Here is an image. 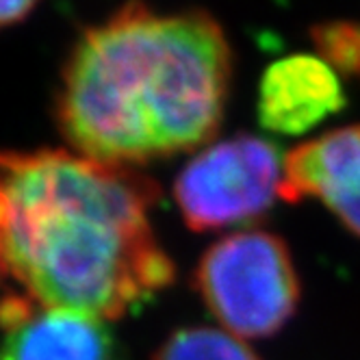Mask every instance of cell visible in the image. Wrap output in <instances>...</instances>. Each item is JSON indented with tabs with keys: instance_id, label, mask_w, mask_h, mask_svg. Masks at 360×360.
<instances>
[{
	"instance_id": "cell-1",
	"label": "cell",
	"mask_w": 360,
	"mask_h": 360,
	"mask_svg": "<svg viewBox=\"0 0 360 360\" xmlns=\"http://www.w3.org/2000/svg\"><path fill=\"white\" fill-rule=\"evenodd\" d=\"M159 189L128 167L65 150H0V287L120 319L174 285L150 224Z\"/></svg>"
},
{
	"instance_id": "cell-2",
	"label": "cell",
	"mask_w": 360,
	"mask_h": 360,
	"mask_svg": "<svg viewBox=\"0 0 360 360\" xmlns=\"http://www.w3.org/2000/svg\"><path fill=\"white\" fill-rule=\"evenodd\" d=\"M230 46L202 11L131 3L83 33L57 100L63 137L107 165H137L213 139L230 85Z\"/></svg>"
},
{
	"instance_id": "cell-3",
	"label": "cell",
	"mask_w": 360,
	"mask_h": 360,
	"mask_svg": "<svg viewBox=\"0 0 360 360\" xmlns=\"http://www.w3.org/2000/svg\"><path fill=\"white\" fill-rule=\"evenodd\" d=\"M195 287L209 311L239 339H267L300 304V276L287 243L265 230L215 241L198 263Z\"/></svg>"
},
{
	"instance_id": "cell-4",
	"label": "cell",
	"mask_w": 360,
	"mask_h": 360,
	"mask_svg": "<svg viewBox=\"0 0 360 360\" xmlns=\"http://www.w3.org/2000/svg\"><path fill=\"white\" fill-rule=\"evenodd\" d=\"M278 148L256 135H235L200 150L180 169L174 198L195 233L263 217L280 195Z\"/></svg>"
},
{
	"instance_id": "cell-5",
	"label": "cell",
	"mask_w": 360,
	"mask_h": 360,
	"mask_svg": "<svg viewBox=\"0 0 360 360\" xmlns=\"http://www.w3.org/2000/svg\"><path fill=\"white\" fill-rule=\"evenodd\" d=\"M0 360H124L100 317L0 295Z\"/></svg>"
},
{
	"instance_id": "cell-6",
	"label": "cell",
	"mask_w": 360,
	"mask_h": 360,
	"mask_svg": "<svg viewBox=\"0 0 360 360\" xmlns=\"http://www.w3.org/2000/svg\"><path fill=\"white\" fill-rule=\"evenodd\" d=\"M280 198H317L360 237V124L337 128L293 148L282 165Z\"/></svg>"
},
{
	"instance_id": "cell-7",
	"label": "cell",
	"mask_w": 360,
	"mask_h": 360,
	"mask_svg": "<svg viewBox=\"0 0 360 360\" xmlns=\"http://www.w3.org/2000/svg\"><path fill=\"white\" fill-rule=\"evenodd\" d=\"M347 105L343 85L321 57L291 55L271 63L259 87V122L278 135L313 131Z\"/></svg>"
},
{
	"instance_id": "cell-8",
	"label": "cell",
	"mask_w": 360,
	"mask_h": 360,
	"mask_svg": "<svg viewBox=\"0 0 360 360\" xmlns=\"http://www.w3.org/2000/svg\"><path fill=\"white\" fill-rule=\"evenodd\" d=\"M152 360H261L239 337L215 328H183L159 347Z\"/></svg>"
},
{
	"instance_id": "cell-9",
	"label": "cell",
	"mask_w": 360,
	"mask_h": 360,
	"mask_svg": "<svg viewBox=\"0 0 360 360\" xmlns=\"http://www.w3.org/2000/svg\"><path fill=\"white\" fill-rule=\"evenodd\" d=\"M321 59L349 79H360V24L334 20L319 24L311 31Z\"/></svg>"
},
{
	"instance_id": "cell-10",
	"label": "cell",
	"mask_w": 360,
	"mask_h": 360,
	"mask_svg": "<svg viewBox=\"0 0 360 360\" xmlns=\"http://www.w3.org/2000/svg\"><path fill=\"white\" fill-rule=\"evenodd\" d=\"M35 5L37 0H0V29L20 22Z\"/></svg>"
}]
</instances>
